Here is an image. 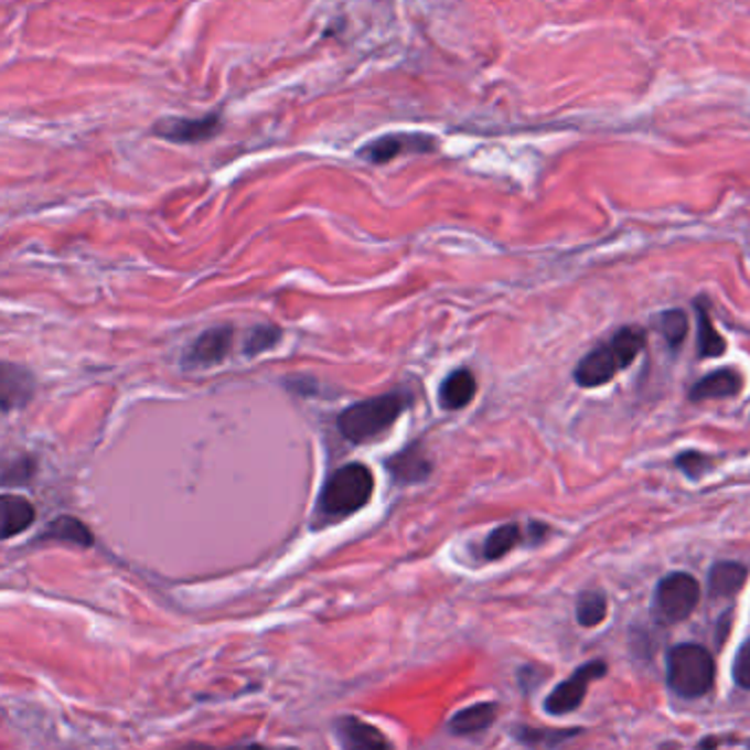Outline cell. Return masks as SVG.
I'll use <instances>...</instances> for the list:
<instances>
[{
	"mask_svg": "<svg viewBox=\"0 0 750 750\" xmlns=\"http://www.w3.org/2000/svg\"><path fill=\"white\" fill-rule=\"evenodd\" d=\"M375 491V475L364 462L340 467L318 497V519L324 524L342 522L362 511Z\"/></svg>",
	"mask_w": 750,
	"mask_h": 750,
	"instance_id": "1",
	"label": "cell"
},
{
	"mask_svg": "<svg viewBox=\"0 0 750 750\" xmlns=\"http://www.w3.org/2000/svg\"><path fill=\"white\" fill-rule=\"evenodd\" d=\"M645 349V333L628 326L621 329L610 344L592 351L590 355H586L577 371H575V381L581 387H599L610 383L614 376L619 375L623 368H628L639 353Z\"/></svg>",
	"mask_w": 750,
	"mask_h": 750,
	"instance_id": "2",
	"label": "cell"
},
{
	"mask_svg": "<svg viewBox=\"0 0 750 750\" xmlns=\"http://www.w3.org/2000/svg\"><path fill=\"white\" fill-rule=\"evenodd\" d=\"M405 407H407V394L403 392L381 394L375 398L360 400L346 407L338 418V427L342 436L351 442H357V444L371 442L398 420Z\"/></svg>",
	"mask_w": 750,
	"mask_h": 750,
	"instance_id": "3",
	"label": "cell"
},
{
	"mask_svg": "<svg viewBox=\"0 0 750 750\" xmlns=\"http://www.w3.org/2000/svg\"><path fill=\"white\" fill-rule=\"evenodd\" d=\"M667 683L681 698H703L714 689L716 661L703 645L683 643L667 654Z\"/></svg>",
	"mask_w": 750,
	"mask_h": 750,
	"instance_id": "4",
	"label": "cell"
},
{
	"mask_svg": "<svg viewBox=\"0 0 750 750\" xmlns=\"http://www.w3.org/2000/svg\"><path fill=\"white\" fill-rule=\"evenodd\" d=\"M700 601V583L689 572H672L665 577L654 597V617L665 623H681L689 619Z\"/></svg>",
	"mask_w": 750,
	"mask_h": 750,
	"instance_id": "5",
	"label": "cell"
},
{
	"mask_svg": "<svg viewBox=\"0 0 750 750\" xmlns=\"http://www.w3.org/2000/svg\"><path fill=\"white\" fill-rule=\"evenodd\" d=\"M608 674V667L603 661H592V663H586L583 667H579L568 681H564L561 685H557L546 703H544V709L546 714L550 716H566L575 709L581 707V703L586 700V694H588V687L590 683L603 678Z\"/></svg>",
	"mask_w": 750,
	"mask_h": 750,
	"instance_id": "6",
	"label": "cell"
},
{
	"mask_svg": "<svg viewBox=\"0 0 750 750\" xmlns=\"http://www.w3.org/2000/svg\"><path fill=\"white\" fill-rule=\"evenodd\" d=\"M221 115L205 117H170L154 124V135L174 143H201L218 135Z\"/></svg>",
	"mask_w": 750,
	"mask_h": 750,
	"instance_id": "7",
	"label": "cell"
},
{
	"mask_svg": "<svg viewBox=\"0 0 750 750\" xmlns=\"http://www.w3.org/2000/svg\"><path fill=\"white\" fill-rule=\"evenodd\" d=\"M436 148V141L427 135H411V132H394V135H383L375 141L366 143L360 150V157H364L371 163H387L396 159L398 154H409V152H429Z\"/></svg>",
	"mask_w": 750,
	"mask_h": 750,
	"instance_id": "8",
	"label": "cell"
},
{
	"mask_svg": "<svg viewBox=\"0 0 750 750\" xmlns=\"http://www.w3.org/2000/svg\"><path fill=\"white\" fill-rule=\"evenodd\" d=\"M234 340V329L232 326H216L205 333H201L192 346L183 355V366L185 368H210L221 364Z\"/></svg>",
	"mask_w": 750,
	"mask_h": 750,
	"instance_id": "9",
	"label": "cell"
},
{
	"mask_svg": "<svg viewBox=\"0 0 750 750\" xmlns=\"http://www.w3.org/2000/svg\"><path fill=\"white\" fill-rule=\"evenodd\" d=\"M385 467L389 469V473L394 475V480L405 482V484H414V482H422L429 478L431 473V462L425 453V449L414 442L405 449H400L396 456H392Z\"/></svg>",
	"mask_w": 750,
	"mask_h": 750,
	"instance_id": "10",
	"label": "cell"
},
{
	"mask_svg": "<svg viewBox=\"0 0 750 750\" xmlns=\"http://www.w3.org/2000/svg\"><path fill=\"white\" fill-rule=\"evenodd\" d=\"M744 387V378L733 368H722L711 375L703 376L689 392L692 400H709V398H731L738 396Z\"/></svg>",
	"mask_w": 750,
	"mask_h": 750,
	"instance_id": "11",
	"label": "cell"
},
{
	"mask_svg": "<svg viewBox=\"0 0 750 750\" xmlns=\"http://www.w3.org/2000/svg\"><path fill=\"white\" fill-rule=\"evenodd\" d=\"M335 733L340 738V742L349 749H387L389 742L381 736V731L366 725L364 720L349 716L338 720L335 725Z\"/></svg>",
	"mask_w": 750,
	"mask_h": 750,
	"instance_id": "12",
	"label": "cell"
},
{
	"mask_svg": "<svg viewBox=\"0 0 750 750\" xmlns=\"http://www.w3.org/2000/svg\"><path fill=\"white\" fill-rule=\"evenodd\" d=\"M475 389H478L475 376L471 375V371L460 368L442 381L438 398L444 409H462L473 400Z\"/></svg>",
	"mask_w": 750,
	"mask_h": 750,
	"instance_id": "13",
	"label": "cell"
},
{
	"mask_svg": "<svg viewBox=\"0 0 750 750\" xmlns=\"http://www.w3.org/2000/svg\"><path fill=\"white\" fill-rule=\"evenodd\" d=\"M495 718H497V705L480 703V705L458 711L449 722V731L453 736H475L480 731H486L495 722Z\"/></svg>",
	"mask_w": 750,
	"mask_h": 750,
	"instance_id": "14",
	"label": "cell"
},
{
	"mask_svg": "<svg viewBox=\"0 0 750 750\" xmlns=\"http://www.w3.org/2000/svg\"><path fill=\"white\" fill-rule=\"evenodd\" d=\"M35 522V508L20 495H2V539L24 533Z\"/></svg>",
	"mask_w": 750,
	"mask_h": 750,
	"instance_id": "15",
	"label": "cell"
},
{
	"mask_svg": "<svg viewBox=\"0 0 750 750\" xmlns=\"http://www.w3.org/2000/svg\"><path fill=\"white\" fill-rule=\"evenodd\" d=\"M40 539L42 542H62V544H73V546L86 548V546L93 544V533L77 517L60 515L44 528Z\"/></svg>",
	"mask_w": 750,
	"mask_h": 750,
	"instance_id": "16",
	"label": "cell"
},
{
	"mask_svg": "<svg viewBox=\"0 0 750 750\" xmlns=\"http://www.w3.org/2000/svg\"><path fill=\"white\" fill-rule=\"evenodd\" d=\"M747 568L736 561H720L711 568L709 590L714 597H736L747 583Z\"/></svg>",
	"mask_w": 750,
	"mask_h": 750,
	"instance_id": "17",
	"label": "cell"
},
{
	"mask_svg": "<svg viewBox=\"0 0 750 750\" xmlns=\"http://www.w3.org/2000/svg\"><path fill=\"white\" fill-rule=\"evenodd\" d=\"M0 383H2V409L9 411L13 405H22L29 400L31 392H33V381L31 376L26 375L24 371L11 366V364H2V375H0Z\"/></svg>",
	"mask_w": 750,
	"mask_h": 750,
	"instance_id": "18",
	"label": "cell"
},
{
	"mask_svg": "<svg viewBox=\"0 0 750 750\" xmlns=\"http://www.w3.org/2000/svg\"><path fill=\"white\" fill-rule=\"evenodd\" d=\"M725 353H727L725 338L716 331L709 313L703 307H698V355L705 360V357H722Z\"/></svg>",
	"mask_w": 750,
	"mask_h": 750,
	"instance_id": "19",
	"label": "cell"
},
{
	"mask_svg": "<svg viewBox=\"0 0 750 750\" xmlns=\"http://www.w3.org/2000/svg\"><path fill=\"white\" fill-rule=\"evenodd\" d=\"M522 539V533H519V526L515 524H504L500 528H495L493 533H489V537L484 539V548H482V555L486 559H500L504 555H508Z\"/></svg>",
	"mask_w": 750,
	"mask_h": 750,
	"instance_id": "20",
	"label": "cell"
},
{
	"mask_svg": "<svg viewBox=\"0 0 750 750\" xmlns=\"http://www.w3.org/2000/svg\"><path fill=\"white\" fill-rule=\"evenodd\" d=\"M608 617V601L601 592H583L577 601V621L583 628H597Z\"/></svg>",
	"mask_w": 750,
	"mask_h": 750,
	"instance_id": "21",
	"label": "cell"
},
{
	"mask_svg": "<svg viewBox=\"0 0 750 750\" xmlns=\"http://www.w3.org/2000/svg\"><path fill=\"white\" fill-rule=\"evenodd\" d=\"M579 736V731H550V729H528L519 727L515 731V738L526 747H559L561 742Z\"/></svg>",
	"mask_w": 750,
	"mask_h": 750,
	"instance_id": "22",
	"label": "cell"
},
{
	"mask_svg": "<svg viewBox=\"0 0 750 750\" xmlns=\"http://www.w3.org/2000/svg\"><path fill=\"white\" fill-rule=\"evenodd\" d=\"M661 333L669 342V346L678 349L685 342L687 333H689L687 315L683 311H678V309H672V311L663 313L661 315Z\"/></svg>",
	"mask_w": 750,
	"mask_h": 750,
	"instance_id": "23",
	"label": "cell"
},
{
	"mask_svg": "<svg viewBox=\"0 0 750 750\" xmlns=\"http://www.w3.org/2000/svg\"><path fill=\"white\" fill-rule=\"evenodd\" d=\"M280 340H282V331L278 326H271V324L256 326L245 342V355L256 357V355L274 349Z\"/></svg>",
	"mask_w": 750,
	"mask_h": 750,
	"instance_id": "24",
	"label": "cell"
},
{
	"mask_svg": "<svg viewBox=\"0 0 750 750\" xmlns=\"http://www.w3.org/2000/svg\"><path fill=\"white\" fill-rule=\"evenodd\" d=\"M676 464L689 475V478H700L703 473L709 471V467L714 464V460L700 451H687L683 456H678Z\"/></svg>",
	"mask_w": 750,
	"mask_h": 750,
	"instance_id": "25",
	"label": "cell"
},
{
	"mask_svg": "<svg viewBox=\"0 0 750 750\" xmlns=\"http://www.w3.org/2000/svg\"><path fill=\"white\" fill-rule=\"evenodd\" d=\"M733 678L742 689H750V639L740 647L733 663Z\"/></svg>",
	"mask_w": 750,
	"mask_h": 750,
	"instance_id": "26",
	"label": "cell"
},
{
	"mask_svg": "<svg viewBox=\"0 0 750 750\" xmlns=\"http://www.w3.org/2000/svg\"><path fill=\"white\" fill-rule=\"evenodd\" d=\"M31 471H33V464H31V460H26V458H20V460H15V462H11V464H7V467H4V475H2V480H4V484L24 482V480L31 475Z\"/></svg>",
	"mask_w": 750,
	"mask_h": 750,
	"instance_id": "27",
	"label": "cell"
}]
</instances>
